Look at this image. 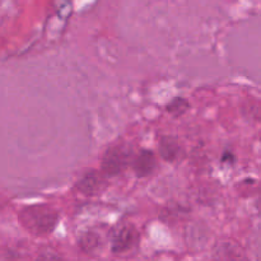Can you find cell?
<instances>
[{
    "label": "cell",
    "mask_w": 261,
    "mask_h": 261,
    "mask_svg": "<svg viewBox=\"0 0 261 261\" xmlns=\"http://www.w3.org/2000/svg\"><path fill=\"white\" fill-rule=\"evenodd\" d=\"M130 152L124 145H115L107 149L102 157L101 168L106 176H117L126 170L130 163Z\"/></svg>",
    "instance_id": "7a4b0ae2"
},
{
    "label": "cell",
    "mask_w": 261,
    "mask_h": 261,
    "mask_svg": "<svg viewBox=\"0 0 261 261\" xmlns=\"http://www.w3.org/2000/svg\"><path fill=\"white\" fill-rule=\"evenodd\" d=\"M20 222L23 226L37 236L51 233L58 223V213L47 206L28 208L20 213Z\"/></svg>",
    "instance_id": "6da1fadb"
},
{
    "label": "cell",
    "mask_w": 261,
    "mask_h": 261,
    "mask_svg": "<svg viewBox=\"0 0 261 261\" xmlns=\"http://www.w3.org/2000/svg\"><path fill=\"white\" fill-rule=\"evenodd\" d=\"M105 186H106V181H105L103 175L94 170L84 173L76 184V189H78L79 193L86 196L98 195L103 190Z\"/></svg>",
    "instance_id": "277c9868"
},
{
    "label": "cell",
    "mask_w": 261,
    "mask_h": 261,
    "mask_svg": "<svg viewBox=\"0 0 261 261\" xmlns=\"http://www.w3.org/2000/svg\"><path fill=\"white\" fill-rule=\"evenodd\" d=\"M188 107H189L188 101L181 98V97H177V98H175L170 105H168L167 111L170 112V114L175 115V116H180V115H182L184 112L188 110Z\"/></svg>",
    "instance_id": "ba28073f"
},
{
    "label": "cell",
    "mask_w": 261,
    "mask_h": 261,
    "mask_svg": "<svg viewBox=\"0 0 261 261\" xmlns=\"http://www.w3.org/2000/svg\"><path fill=\"white\" fill-rule=\"evenodd\" d=\"M138 241V232L133 226H124L115 233L111 244V251L115 255L129 252Z\"/></svg>",
    "instance_id": "3957f363"
},
{
    "label": "cell",
    "mask_w": 261,
    "mask_h": 261,
    "mask_svg": "<svg viewBox=\"0 0 261 261\" xmlns=\"http://www.w3.org/2000/svg\"><path fill=\"white\" fill-rule=\"evenodd\" d=\"M101 236L96 232H87L79 239V247L86 254H93L101 247Z\"/></svg>",
    "instance_id": "52a82bcc"
},
{
    "label": "cell",
    "mask_w": 261,
    "mask_h": 261,
    "mask_svg": "<svg viewBox=\"0 0 261 261\" xmlns=\"http://www.w3.org/2000/svg\"><path fill=\"white\" fill-rule=\"evenodd\" d=\"M132 167L138 177L143 178L150 176L157 167V160H155L154 153L147 149L139 152L133 160Z\"/></svg>",
    "instance_id": "5b68a950"
},
{
    "label": "cell",
    "mask_w": 261,
    "mask_h": 261,
    "mask_svg": "<svg viewBox=\"0 0 261 261\" xmlns=\"http://www.w3.org/2000/svg\"><path fill=\"white\" fill-rule=\"evenodd\" d=\"M158 149L162 158L167 162H173L181 155V147L177 140L172 137L165 135L160 139L158 143Z\"/></svg>",
    "instance_id": "8992f818"
}]
</instances>
